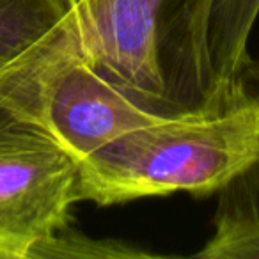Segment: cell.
<instances>
[{
	"label": "cell",
	"instance_id": "cell-1",
	"mask_svg": "<svg viewBox=\"0 0 259 259\" xmlns=\"http://www.w3.org/2000/svg\"><path fill=\"white\" fill-rule=\"evenodd\" d=\"M211 0H82L64 18L85 62L149 114L220 112L224 93L208 54Z\"/></svg>",
	"mask_w": 259,
	"mask_h": 259
},
{
	"label": "cell",
	"instance_id": "cell-2",
	"mask_svg": "<svg viewBox=\"0 0 259 259\" xmlns=\"http://www.w3.org/2000/svg\"><path fill=\"white\" fill-rule=\"evenodd\" d=\"M259 155V105L247 94L220 112L158 117L126 130L80 162V201L112 206L142 197L226 188Z\"/></svg>",
	"mask_w": 259,
	"mask_h": 259
},
{
	"label": "cell",
	"instance_id": "cell-3",
	"mask_svg": "<svg viewBox=\"0 0 259 259\" xmlns=\"http://www.w3.org/2000/svg\"><path fill=\"white\" fill-rule=\"evenodd\" d=\"M158 117L87 64L64 20L0 68V128L43 135L78 162L126 130Z\"/></svg>",
	"mask_w": 259,
	"mask_h": 259
},
{
	"label": "cell",
	"instance_id": "cell-4",
	"mask_svg": "<svg viewBox=\"0 0 259 259\" xmlns=\"http://www.w3.org/2000/svg\"><path fill=\"white\" fill-rule=\"evenodd\" d=\"M80 162L34 132L0 128V259H30L37 243L71 226Z\"/></svg>",
	"mask_w": 259,
	"mask_h": 259
},
{
	"label": "cell",
	"instance_id": "cell-5",
	"mask_svg": "<svg viewBox=\"0 0 259 259\" xmlns=\"http://www.w3.org/2000/svg\"><path fill=\"white\" fill-rule=\"evenodd\" d=\"M259 16V0H211L208 13V54L224 93L240 96L238 76L248 57L247 45Z\"/></svg>",
	"mask_w": 259,
	"mask_h": 259
},
{
	"label": "cell",
	"instance_id": "cell-6",
	"mask_svg": "<svg viewBox=\"0 0 259 259\" xmlns=\"http://www.w3.org/2000/svg\"><path fill=\"white\" fill-rule=\"evenodd\" d=\"M66 15L64 0H0V68L57 29Z\"/></svg>",
	"mask_w": 259,
	"mask_h": 259
},
{
	"label": "cell",
	"instance_id": "cell-7",
	"mask_svg": "<svg viewBox=\"0 0 259 259\" xmlns=\"http://www.w3.org/2000/svg\"><path fill=\"white\" fill-rule=\"evenodd\" d=\"M238 83L241 91L259 105V61L248 55L238 76ZM217 213L259 222V155L245 172L220 190Z\"/></svg>",
	"mask_w": 259,
	"mask_h": 259
},
{
	"label": "cell",
	"instance_id": "cell-8",
	"mask_svg": "<svg viewBox=\"0 0 259 259\" xmlns=\"http://www.w3.org/2000/svg\"><path fill=\"white\" fill-rule=\"evenodd\" d=\"M50 257H155L153 252L121 240H96L71 226L37 243L30 252V259Z\"/></svg>",
	"mask_w": 259,
	"mask_h": 259
},
{
	"label": "cell",
	"instance_id": "cell-9",
	"mask_svg": "<svg viewBox=\"0 0 259 259\" xmlns=\"http://www.w3.org/2000/svg\"><path fill=\"white\" fill-rule=\"evenodd\" d=\"M195 257L259 259V222L217 213L215 233Z\"/></svg>",
	"mask_w": 259,
	"mask_h": 259
},
{
	"label": "cell",
	"instance_id": "cell-10",
	"mask_svg": "<svg viewBox=\"0 0 259 259\" xmlns=\"http://www.w3.org/2000/svg\"><path fill=\"white\" fill-rule=\"evenodd\" d=\"M64 2H66V6H68V9H69V8H73V6L78 4V2H82V0H64Z\"/></svg>",
	"mask_w": 259,
	"mask_h": 259
}]
</instances>
